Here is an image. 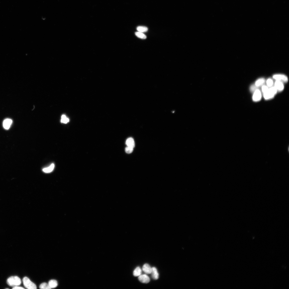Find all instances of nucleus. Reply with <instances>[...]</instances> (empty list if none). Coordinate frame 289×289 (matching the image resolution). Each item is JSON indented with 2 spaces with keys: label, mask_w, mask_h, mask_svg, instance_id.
Instances as JSON below:
<instances>
[{
  "label": "nucleus",
  "mask_w": 289,
  "mask_h": 289,
  "mask_svg": "<svg viewBox=\"0 0 289 289\" xmlns=\"http://www.w3.org/2000/svg\"><path fill=\"white\" fill-rule=\"evenodd\" d=\"M277 92L276 88L274 86L270 87L266 92L263 93L264 98L265 100L273 99L277 94Z\"/></svg>",
  "instance_id": "f257e3e1"
},
{
  "label": "nucleus",
  "mask_w": 289,
  "mask_h": 289,
  "mask_svg": "<svg viewBox=\"0 0 289 289\" xmlns=\"http://www.w3.org/2000/svg\"><path fill=\"white\" fill-rule=\"evenodd\" d=\"M7 282L9 286L14 287L20 285L21 281L20 278L17 276H12L7 279Z\"/></svg>",
  "instance_id": "f03ea898"
},
{
  "label": "nucleus",
  "mask_w": 289,
  "mask_h": 289,
  "mask_svg": "<svg viewBox=\"0 0 289 289\" xmlns=\"http://www.w3.org/2000/svg\"><path fill=\"white\" fill-rule=\"evenodd\" d=\"M23 281L25 287L27 289H36L37 287L35 284L32 282L30 279L27 277L23 278Z\"/></svg>",
  "instance_id": "7ed1b4c3"
},
{
  "label": "nucleus",
  "mask_w": 289,
  "mask_h": 289,
  "mask_svg": "<svg viewBox=\"0 0 289 289\" xmlns=\"http://www.w3.org/2000/svg\"><path fill=\"white\" fill-rule=\"evenodd\" d=\"M273 78L276 80L282 82L283 83H286L288 81L287 77L284 74H274L273 76Z\"/></svg>",
  "instance_id": "20e7f679"
},
{
  "label": "nucleus",
  "mask_w": 289,
  "mask_h": 289,
  "mask_svg": "<svg viewBox=\"0 0 289 289\" xmlns=\"http://www.w3.org/2000/svg\"><path fill=\"white\" fill-rule=\"evenodd\" d=\"M262 97L261 93L260 90L258 89L254 92L253 96V100L255 102L259 101L261 99Z\"/></svg>",
  "instance_id": "39448f33"
},
{
  "label": "nucleus",
  "mask_w": 289,
  "mask_h": 289,
  "mask_svg": "<svg viewBox=\"0 0 289 289\" xmlns=\"http://www.w3.org/2000/svg\"><path fill=\"white\" fill-rule=\"evenodd\" d=\"M278 92L282 91L284 89V85L283 83L280 81L276 80L274 84V86Z\"/></svg>",
  "instance_id": "423d86ee"
},
{
  "label": "nucleus",
  "mask_w": 289,
  "mask_h": 289,
  "mask_svg": "<svg viewBox=\"0 0 289 289\" xmlns=\"http://www.w3.org/2000/svg\"><path fill=\"white\" fill-rule=\"evenodd\" d=\"M139 281L143 283H147L150 281V278L146 274L141 275L138 278Z\"/></svg>",
  "instance_id": "0eeeda50"
},
{
  "label": "nucleus",
  "mask_w": 289,
  "mask_h": 289,
  "mask_svg": "<svg viewBox=\"0 0 289 289\" xmlns=\"http://www.w3.org/2000/svg\"><path fill=\"white\" fill-rule=\"evenodd\" d=\"M12 123V121L11 119L8 118L4 120L3 122V127L6 130L9 129Z\"/></svg>",
  "instance_id": "6e6552de"
},
{
  "label": "nucleus",
  "mask_w": 289,
  "mask_h": 289,
  "mask_svg": "<svg viewBox=\"0 0 289 289\" xmlns=\"http://www.w3.org/2000/svg\"><path fill=\"white\" fill-rule=\"evenodd\" d=\"M142 270L143 272L146 274H150L152 272V268L148 264H146L143 265Z\"/></svg>",
  "instance_id": "1a4fd4ad"
},
{
  "label": "nucleus",
  "mask_w": 289,
  "mask_h": 289,
  "mask_svg": "<svg viewBox=\"0 0 289 289\" xmlns=\"http://www.w3.org/2000/svg\"><path fill=\"white\" fill-rule=\"evenodd\" d=\"M152 278L155 280H157L159 278L158 274L157 269L155 267L152 268V271L151 273Z\"/></svg>",
  "instance_id": "9d476101"
},
{
  "label": "nucleus",
  "mask_w": 289,
  "mask_h": 289,
  "mask_svg": "<svg viewBox=\"0 0 289 289\" xmlns=\"http://www.w3.org/2000/svg\"><path fill=\"white\" fill-rule=\"evenodd\" d=\"M126 144L128 147L134 148L135 146V143L133 139L131 137L128 138L126 141Z\"/></svg>",
  "instance_id": "9b49d317"
},
{
  "label": "nucleus",
  "mask_w": 289,
  "mask_h": 289,
  "mask_svg": "<svg viewBox=\"0 0 289 289\" xmlns=\"http://www.w3.org/2000/svg\"><path fill=\"white\" fill-rule=\"evenodd\" d=\"M265 82V79L263 78H261L256 80L255 83V85L258 87L263 86Z\"/></svg>",
  "instance_id": "f8f14e48"
},
{
  "label": "nucleus",
  "mask_w": 289,
  "mask_h": 289,
  "mask_svg": "<svg viewBox=\"0 0 289 289\" xmlns=\"http://www.w3.org/2000/svg\"><path fill=\"white\" fill-rule=\"evenodd\" d=\"M55 167L54 164L53 163L51 164L50 166L45 168L43 169V171L46 173H49L52 172L54 170Z\"/></svg>",
  "instance_id": "ddd939ff"
},
{
  "label": "nucleus",
  "mask_w": 289,
  "mask_h": 289,
  "mask_svg": "<svg viewBox=\"0 0 289 289\" xmlns=\"http://www.w3.org/2000/svg\"><path fill=\"white\" fill-rule=\"evenodd\" d=\"M48 284L51 288H55L58 285L57 281L54 279L51 280L49 281Z\"/></svg>",
  "instance_id": "4468645a"
},
{
  "label": "nucleus",
  "mask_w": 289,
  "mask_h": 289,
  "mask_svg": "<svg viewBox=\"0 0 289 289\" xmlns=\"http://www.w3.org/2000/svg\"><path fill=\"white\" fill-rule=\"evenodd\" d=\"M142 273V270L140 267H138L135 269L133 272V275L135 277H138L141 275Z\"/></svg>",
  "instance_id": "2eb2a0df"
},
{
  "label": "nucleus",
  "mask_w": 289,
  "mask_h": 289,
  "mask_svg": "<svg viewBox=\"0 0 289 289\" xmlns=\"http://www.w3.org/2000/svg\"><path fill=\"white\" fill-rule=\"evenodd\" d=\"M135 35L138 38L142 39H145L147 38L146 36L142 32H136L135 33Z\"/></svg>",
  "instance_id": "dca6fc26"
},
{
  "label": "nucleus",
  "mask_w": 289,
  "mask_h": 289,
  "mask_svg": "<svg viewBox=\"0 0 289 289\" xmlns=\"http://www.w3.org/2000/svg\"><path fill=\"white\" fill-rule=\"evenodd\" d=\"M148 28L146 27L139 26L137 27V30L138 32H147L148 31Z\"/></svg>",
  "instance_id": "f3484780"
},
{
  "label": "nucleus",
  "mask_w": 289,
  "mask_h": 289,
  "mask_svg": "<svg viewBox=\"0 0 289 289\" xmlns=\"http://www.w3.org/2000/svg\"><path fill=\"white\" fill-rule=\"evenodd\" d=\"M39 288L41 289H50V287L48 283H43L40 284L39 286Z\"/></svg>",
  "instance_id": "a211bd4d"
},
{
  "label": "nucleus",
  "mask_w": 289,
  "mask_h": 289,
  "mask_svg": "<svg viewBox=\"0 0 289 289\" xmlns=\"http://www.w3.org/2000/svg\"><path fill=\"white\" fill-rule=\"evenodd\" d=\"M61 121L63 123L66 124L69 122V119L66 115H63L62 116Z\"/></svg>",
  "instance_id": "6ab92c4d"
},
{
  "label": "nucleus",
  "mask_w": 289,
  "mask_h": 289,
  "mask_svg": "<svg viewBox=\"0 0 289 289\" xmlns=\"http://www.w3.org/2000/svg\"><path fill=\"white\" fill-rule=\"evenodd\" d=\"M273 81L272 79L271 78H268L266 81L267 86L268 87H272L273 85Z\"/></svg>",
  "instance_id": "aec40b11"
},
{
  "label": "nucleus",
  "mask_w": 289,
  "mask_h": 289,
  "mask_svg": "<svg viewBox=\"0 0 289 289\" xmlns=\"http://www.w3.org/2000/svg\"><path fill=\"white\" fill-rule=\"evenodd\" d=\"M133 150V148L127 146L125 149V151L126 153L128 154H130L132 152Z\"/></svg>",
  "instance_id": "412c9836"
},
{
  "label": "nucleus",
  "mask_w": 289,
  "mask_h": 289,
  "mask_svg": "<svg viewBox=\"0 0 289 289\" xmlns=\"http://www.w3.org/2000/svg\"><path fill=\"white\" fill-rule=\"evenodd\" d=\"M269 88V87L266 86H263L262 87V90L263 94L266 92L268 90Z\"/></svg>",
  "instance_id": "4be33fe9"
},
{
  "label": "nucleus",
  "mask_w": 289,
  "mask_h": 289,
  "mask_svg": "<svg viewBox=\"0 0 289 289\" xmlns=\"http://www.w3.org/2000/svg\"><path fill=\"white\" fill-rule=\"evenodd\" d=\"M258 87L255 85H252L250 87V90L252 92H254L256 90L258 89Z\"/></svg>",
  "instance_id": "5701e85b"
},
{
  "label": "nucleus",
  "mask_w": 289,
  "mask_h": 289,
  "mask_svg": "<svg viewBox=\"0 0 289 289\" xmlns=\"http://www.w3.org/2000/svg\"><path fill=\"white\" fill-rule=\"evenodd\" d=\"M13 289H24V288L21 287H19L18 286H16L13 287Z\"/></svg>",
  "instance_id": "b1692460"
}]
</instances>
